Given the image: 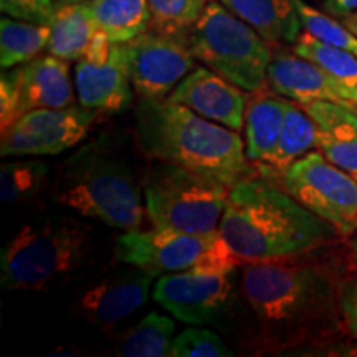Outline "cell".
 Segmentation results:
<instances>
[{"instance_id":"cell-12","label":"cell","mask_w":357,"mask_h":357,"mask_svg":"<svg viewBox=\"0 0 357 357\" xmlns=\"http://www.w3.org/2000/svg\"><path fill=\"white\" fill-rule=\"evenodd\" d=\"M218 234L190 235L167 229L131 230L116 242V260L158 276L181 273L194 266Z\"/></svg>"},{"instance_id":"cell-2","label":"cell","mask_w":357,"mask_h":357,"mask_svg":"<svg viewBox=\"0 0 357 357\" xmlns=\"http://www.w3.org/2000/svg\"><path fill=\"white\" fill-rule=\"evenodd\" d=\"M218 230L242 263L301 255L341 236L333 225L263 176H248L231 187Z\"/></svg>"},{"instance_id":"cell-15","label":"cell","mask_w":357,"mask_h":357,"mask_svg":"<svg viewBox=\"0 0 357 357\" xmlns=\"http://www.w3.org/2000/svg\"><path fill=\"white\" fill-rule=\"evenodd\" d=\"M268 86L280 96L293 100L298 105L312 101H333L354 106V96L339 84L331 75L326 73L318 63L298 55L293 50L278 48L273 53L266 71Z\"/></svg>"},{"instance_id":"cell-36","label":"cell","mask_w":357,"mask_h":357,"mask_svg":"<svg viewBox=\"0 0 357 357\" xmlns=\"http://www.w3.org/2000/svg\"><path fill=\"white\" fill-rule=\"evenodd\" d=\"M339 20H341L342 24H344V25L347 26V29L351 30L352 33L357 35V10L349 13V15L342 17V19H339Z\"/></svg>"},{"instance_id":"cell-5","label":"cell","mask_w":357,"mask_h":357,"mask_svg":"<svg viewBox=\"0 0 357 357\" xmlns=\"http://www.w3.org/2000/svg\"><path fill=\"white\" fill-rule=\"evenodd\" d=\"M93 234L73 217L26 223L2 250V287L37 291L70 276L86 263Z\"/></svg>"},{"instance_id":"cell-32","label":"cell","mask_w":357,"mask_h":357,"mask_svg":"<svg viewBox=\"0 0 357 357\" xmlns=\"http://www.w3.org/2000/svg\"><path fill=\"white\" fill-rule=\"evenodd\" d=\"M0 8L12 19L50 25L56 6L53 0H0Z\"/></svg>"},{"instance_id":"cell-22","label":"cell","mask_w":357,"mask_h":357,"mask_svg":"<svg viewBox=\"0 0 357 357\" xmlns=\"http://www.w3.org/2000/svg\"><path fill=\"white\" fill-rule=\"evenodd\" d=\"M312 147H316L314 121L298 102L288 101L283 131L273 154L260 167L261 176L280 178L293 162L306 155Z\"/></svg>"},{"instance_id":"cell-35","label":"cell","mask_w":357,"mask_h":357,"mask_svg":"<svg viewBox=\"0 0 357 357\" xmlns=\"http://www.w3.org/2000/svg\"><path fill=\"white\" fill-rule=\"evenodd\" d=\"M316 2L323 7L326 13L337 19H342L357 10V0H316Z\"/></svg>"},{"instance_id":"cell-9","label":"cell","mask_w":357,"mask_h":357,"mask_svg":"<svg viewBox=\"0 0 357 357\" xmlns=\"http://www.w3.org/2000/svg\"><path fill=\"white\" fill-rule=\"evenodd\" d=\"M123 48L134 93L139 98H167L195 68L189 35L149 29L123 43Z\"/></svg>"},{"instance_id":"cell-10","label":"cell","mask_w":357,"mask_h":357,"mask_svg":"<svg viewBox=\"0 0 357 357\" xmlns=\"http://www.w3.org/2000/svg\"><path fill=\"white\" fill-rule=\"evenodd\" d=\"M100 111L73 105L68 108L32 109L2 131L3 158L56 155L82 142Z\"/></svg>"},{"instance_id":"cell-34","label":"cell","mask_w":357,"mask_h":357,"mask_svg":"<svg viewBox=\"0 0 357 357\" xmlns=\"http://www.w3.org/2000/svg\"><path fill=\"white\" fill-rule=\"evenodd\" d=\"M342 319H344L346 331L349 336L357 339V275L347 276L342 281L339 291Z\"/></svg>"},{"instance_id":"cell-6","label":"cell","mask_w":357,"mask_h":357,"mask_svg":"<svg viewBox=\"0 0 357 357\" xmlns=\"http://www.w3.org/2000/svg\"><path fill=\"white\" fill-rule=\"evenodd\" d=\"M189 45L195 60L247 93L268 86L271 43L222 2L208 3L189 32Z\"/></svg>"},{"instance_id":"cell-41","label":"cell","mask_w":357,"mask_h":357,"mask_svg":"<svg viewBox=\"0 0 357 357\" xmlns=\"http://www.w3.org/2000/svg\"><path fill=\"white\" fill-rule=\"evenodd\" d=\"M354 177H356V178H357V174H356V176H354Z\"/></svg>"},{"instance_id":"cell-8","label":"cell","mask_w":357,"mask_h":357,"mask_svg":"<svg viewBox=\"0 0 357 357\" xmlns=\"http://www.w3.org/2000/svg\"><path fill=\"white\" fill-rule=\"evenodd\" d=\"M280 185L341 236L357 235V178L323 154L307 153L293 162Z\"/></svg>"},{"instance_id":"cell-39","label":"cell","mask_w":357,"mask_h":357,"mask_svg":"<svg viewBox=\"0 0 357 357\" xmlns=\"http://www.w3.org/2000/svg\"><path fill=\"white\" fill-rule=\"evenodd\" d=\"M56 3H83L88 2V0H55Z\"/></svg>"},{"instance_id":"cell-19","label":"cell","mask_w":357,"mask_h":357,"mask_svg":"<svg viewBox=\"0 0 357 357\" xmlns=\"http://www.w3.org/2000/svg\"><path fill=\"white\" fill-rule=\"evenodd\" d=\"M288 100L275 95L270 86L252 91L245 109V142L247 158L252 162L265 164L273 154L283 131Z\"/></svg>"},{"instance_id":"cell-33","label":"cell","mask_w":357,"mask_h":357,"mask_svg":"<svg viewBox=\"0 0 357 357\" xmlns=\"http://www.w3.org/2000/svg\"><path fill=\"white\" fill-rule=\"evenodd\" d=\"M20 116L19 71L3 70L0 78V129H7Z\"/></svg>"},{"instance_id":"cell-26","label":"cell","mask_w":357,"mask_h":357,"mask_svg":"<svg viewBox=\"0 0 357 357\" xmlns=\"http://www.w3.org/2000/svg\"><path fill=\"white\" fill-rule=\"evenodd\" d=\"M293 50L318 63L354 96V101L357 100V55L321 42L307 32H301L293 45Z\"/></svg>"},{"instance_id":"cell-31","label":"cell","mask_w":357,"mask_h":357,"mask_svg":"<svg viewBox=\"0 0 357 357\" xmlns=\"http://www.w3.org/2000/svg\"><path fill=\"white\" fill-rule=\"evenodd\" d=\"M240 263L242 260L218 230L213 242L205 248V252L189 271L200 275H231Z\"/></svg>"},{"instance_id":"cell-40","label":"cell","mask_w":357,"mask_h":357,"mask_svg":"<svg viewBox=\"0 0 357 357\" xmlns=\"http://www.w3.org/2000/svg\"><path fill=\"white\" fill-rule=\"evenodd\" d=\"M352 102H354V106L357 108V100H356V101H352Z\"/></svg>"},{"instance_id":"cell-30","label":"cell","mask_w":357,"mask_h":357,"mask_svg":"<svg viewBox=\"0 0 357 357\" xmlns=\"http://www.w3.org/2000/svg\"><path fill=\"white\" fill-rule=\"evenodd\" d=\"M174 357H230L235 352L211 329L189 328L174 339Z\"/></svg>"},{"instance_id":"cell-25","label":"cell","mask_w":357,"mask_h":357,"mask_svg":"<svg viewBox=\"0 0 357 357\" xmlns=\"http://www.w3.org/2000/svg\"><path fill=\"white\" fill-rule=\"evenodd\" d=\"M176 324L167 316L151 312L123 337L116 354L123 357L172 356Z\"/></svg>"},{"instance_id":"cell-37","label":"cell","mask_w":357,"mask_h":357,"mask_svg":"<svg viewBox=\"0 0 357 357\" xmlns=\"http://www.w3.org/2000/svg\"><path fill=\"white\" fill-rule=\"evenodd\" d=\"M349 250H351L352 263H354V266L357 268V235L354 236V238L351 240V243H349Z\"/></svg>"},{"instance_id":"cell-23","label":"cell","mask_w":357,"mask_h":357,"mask_svg":"<svg viewBox=\"0 0 357 357\" xmlns=\"http://www.w3.org/2000/svg\"><path fill=\"white\" fill-rule=\"evenodd\" d=\"M93 20L114 43H126L151 26L149 0H88Z\"/></svg>"},{"instance_id":"cell-29","label":"cell","mask_w":357,"mask_h":357,"mask_svg":"<svg viewBox=\"0 0 357 357\" xmlns=\"http://www.w3.org/2000/svg\"><path fill=\"white\" fill-rule=\"evenodd\" d=\"M293 2L300 13L305 32L311 33L321 42L357 55V35L352 33L341 20L333 19L328 13L311 7L305 0H293Z\"/></svg>"},{"instance_id":"cell-7","label":"cell","mask_w":357,"mask_h":357,"mask_svg":"<svg viewBox=\"0 0 357 357\" xmlns=\"http://www.w3.org/2000/svg\"><path fill=\"white\" fill-rule=\"evenodd\" d=\"M230 187L159 160L144 178L146 213L155 229L208 235L220 229Z\"/></svg>"},{"instance_id":"cell-24","label":"cell","mask_w":357,"mask_h":357,"mask_svg":"<svg viewBox=\"0 0 357 357\" xmlns=\"http://www.w3.org/2000/svg\"><path fill=\"white\" fill-rule=\"evenodd\" d=\"M50 25L33 22L13 20L2 17L0 20V65L2 70H10L17 65L29 63L48 48Z\"/></svg>"},{"instance_id":"cell-1","label":"cell","mask_w":357,"mask_h":357,"mask_svg":"<svg viewBox=\"0 0 357 357\" xmlns=\"http://www.w3.org/2000/svg\"><path fill=\"white\" fill-rule=\"evenodd\" d=\"M328 247L273 261L245 263L242 291L257 318L263 351L280 354L323 346L347 333L339 291L349 275L342 257L328 252Z\"/></svg>"},{"instance_id":"cell-28","label":"cell","mask_w":357,"mask_h":357,"mask_svg":"<svg viewBox=\"0 0 357 357\" xmlns=\"http://www.w3.org/2000/svg\"><path fill=\"white\" fill-rule=\"evenodd\" d=\"M211 2L212 0H149V29L172 35H189Z\"/></svg>"},{"instance_id":"cell-4","label":"cell","mask_w":357,"mask_h":357,"mask_svg":"<svg viewBox=\"0 0 357 357\" xmlns=\"http://www.w3.org/2000/svg\"><path fill=\"white\" fill-rule=\"evenodd\" d=\"M52 195L78 215L113 229L131 231L144 222L146 204L131 169L100 142L82 147L61 164Z\"/></svg>"},{"instance_id":"cell-21","label":"cell","mask_w":357,"mask_h":357,"mask_svg":"<svg viewBox=\"0 0 357 357\" xmlns=\"http://www.w3.org/2000/svg\"><path fill=\"white\" fill-rule=\"evenodd\" d=\"M48 52L66 61H78L86 55L98 26L86 3H56L50 24Z\"/></svg>"},{"instance_id":"cell-27","label":"cell","mask_w":357,"mask_h":357,"mask_svg":"<svg viewBox=\"0 0 357 357\" xmlns=\"http://www.w3.org/2000/svg\"><path fill=\"white\" fill-rule=\"evenodd\" d=\"M48 167L40 159H17L0 169V199L6 204L37 197L47 184Z\"/></svg>"},{"instance_id":"cell-14","label":"cell","mask_w":357,"mask_h":357,"mask_svg":"<svg viewBox=\"0 0 357 357\" xmlns=\"http://www.w3.org/2000/svg\"><path fill=\"white\" fill-rule=\"evenodd\" d=\"M202 118L238 132L243 128L248 95L211 68H194L167 96Z\"/></svg>"},{"instance_id":"cell-11","label":"cell","mask_w":357,"mask_h":357,"mask_svg":"<svg viewBox=\"0 0 357 357\" xmlns=\"http://www.w3.org/2000/svg\"><path fill=\"white\" fill-rule=\"evenodd\" d=\"M75 89L79 105L100 113H121L132 102V83L129 77L123 43H114L98 30L86 55L77 61Z\"/></svg>"},{"instance_id":"cell-16","label":"cell","mask_w":357,"mask_h":357,"mask_svg":"<svg viewBox=\"0 0 357 357\" xmlns=\"http://www.w3.org/2000/svg\"><path fill=\"white\" fill-rule=\"evenodd\" d=\"M153 275L141 268L98 281L78 298L77 310L98 328H111L144 306Z\"/></svg>"},{"instance_id":"cell-18","label":"cell","mask_w":357,"mask_h":357,"mask_svg":"<svg viewBox=\"0 0 357 357\" xmlns=\"http://www.w3.org/2000/svg\"><path fill=\"white\" fill-rule=\"evenodd\" d=\"M20 84V113L43 108H68L75 105L70 61L43 55L17 68Z\"/></svg>"},{"instance_id":"cell-17","label":"cell","mask_w":357,"mask_h":357,"mask_svg":"<svg viewBox=\"0 0 357 357\" xmlns=\"http://www.w3.org/2000/svg\"><path fill=\"white\" fill-rule=\"evenodd\" d=\"M316 126V147L346 172L357 174V109L333 101L300 105Z\"/></svg>"},{"instance_id":"cell-20","label":"cell","mask_w":357,"mask_h":357,"mask_svg":"<svg viewBox=\"0 0 357 357\" xmlns=\"http://www.w3.org/2000/svg\"><path fill=\"white\" fill-rule=\"evenodd\" d=\"M231 13L255 29L266 42L294 45L301 35V19L293 0H220Z\"/></svg>"},{"instance_id":"cell-3","label":"cell","mask_w":357,"mask_h":357,"mask_svg":"<svg viewBox=\"0 0 357 357\" xmlns=\"http://www.w3.org/2000/svg\"><path fill=\"white\" fill-rule=\"evenodd\" d=\"M136 132L142 149L153 159L185 167L230 189L250 176L247 151L238 132L167 98H141Z\"/></svg>"},{"instance_id":"cell-13","label":"cell","mask_w":357,"mask_h":357,"mask_svg":"<svg viewBox=\"0 0 357 357\" xmlns=\"http://www.w3.org/2000/svg\"><path fill=\"white\" fill-rule=\"evenodd\" d=\"M230 293V275H200L187 270L164 275L155 283L153 296L178 321L205 324L223 310Z\"/></svg>"},{"instance_id":"cell-38","label":"cell","mask_w":357,"mask_h":357,"mask_svg":"<svg viewBox=\"0 0 357 357\" xmlns=\"http://www.w3.org/2000/svg\"><path fill=\"white\" fill-rule=\"evenodd\" d=\"M342 356H357V344L346 347V352H342Z\"/></svg>"}]
</instances>
